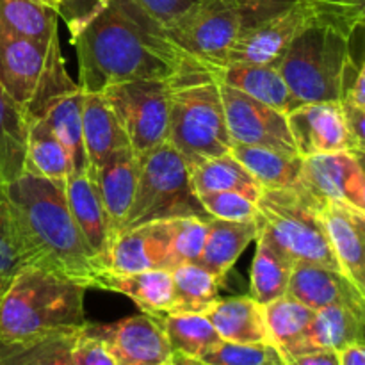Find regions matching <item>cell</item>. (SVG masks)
Masks as SVG:
<instances>
[{
    "mask_svg": "<svg viewBox=\"0 0 365 365\" xmlns=\"http://www.w3.org/2000/svg\"><path fill=\"white\" fill-rule=\"evenodd\" d=\"M221 341L235 344L269 342L264 321V307L250 296L217 299L205 312Z\"/></svg>",
    "mask_w": 365,
    "mask_h": 365,
    "instance_id": "83f0119b",
    "label": "cell"
},
{
    "mask_svg": "<svg viewBox=\"0 0 365 365\" xmlns=\"http://www.w3.org/2000/svg\"><path fill=\"white\" fill-rule=\"evenodd\" d=\"M159 321L171 351L202 359L207 351L221 342V337L205 314L175 312L160 317Z\"/></svg>",
    "mask_w": 365,
    "mask_h": 365,
    "instance_id": "e575fe53",
    "label": "cell"
},
{
    "mask_svg": "<svg viewBox=\"0 0 365 365\" xmlns=\"http://www.w3.org/2000/svg\"><path fill=\"white\" fill-rule=\"evenodd\" d=\"M0 86L25 109L39 118L53 96L77 86L66 71L59 41L39 43L0 25Z\"/></svg>",
    "mask_w": 365,
    "mask_h": 365,
    "instance_id": "52a82bcc",
    "label": "cell"
},
{
    "mask_svg": "<svg viewBox=\"0 0 365 365\" xmlns=\"http://www.w3.org/2000/svg\"><path fill=\"white\" fill-rule=\"evenodd\" d=\"M7 282H9V278H6V277H0V294H2L4 287H6V285H7Z\"/></svg>",
    "mask_w": 365,
    "mask_h": 365,
    "instance_id": "f907efd6",
    "label": "cell"
},
{
    "mask_svg": "<svg viewBox=\"0 0 365 365\" xmlns=\"http://www.w3.org/2000/svg\"><path fill=\"white\" fill-rule=\"evenodd\" d=\"M339 364L341 365H365L364 344H351L339 351Z\"/></svg>",
    "mask_w": 365,
    "mask_h": 365,
    "instance_id": "7dc6e473",
    "label": "cell"
},
{
    "mask_svg": "<svg viewBox=\"0 0 365 365\" xmlns=\"http://www.w3.org/2000/svg\"><path fill=\"white\" fill-rule=\"evenodd\" d=\"M314 11L323 24L337 27L348 36H355L364 25L365 0H299Z\"/></svg>",
    "mask_w": 365,
    "mask_h": 365,
    "instance_id": "ab89813d",
    "label": "cell"
},
{
    "mask_svg": "<svg viewBox=\"0 0 365 365\" xmlns=\"http://www.w3.org/2000/svg\"><path fill=\"white\" fill-rule=\"evenodd\" d=\"M98 291L118 292L127 296L146 316L155 319L173 314V280L171 271L148 269L138 273H113L103 271Z\"/></svg>",
    "mask_w": 365,
    "mask_h": 365,
    "instance_id": "7402d4cb",
    "label": "cell"
},
{
    "mask_svg": "<svg viewBox=\"0 0 365 365\" xmlns=\"http://www.w3.org/2000/svg\"><path fill=\"white\" fill-rule=\"evenodd\" d=\"M259 234L260 217L246 221H225L210 217L198 264L225 284L234 264L259 237Z\"/></svg>",
    "mask_w": 365,
    "mask_h": 365,
    "instance_id": "cb8c5ba5",
    "label": "cell"
},
{
    "mask_svg": "<svg viewBox=\"0 0 365 365\" xmlns=\"http://www.w3.org/2000/svg\"><path fill=\"white\" fill-rule=\"evenodd\" d=\"M314 312L316 310L309 309L289 294L264 305V321L271 344L277 346L282 355H285L309 327Z\"/></svg>",
    "mask_w": 365,
    "mask_h": 365,
    "instance_id": "8d00e7d4",
    "label": "cell"
},
{
    "mask_svg": "<svg viewBox=\"0 0 365 365\" xmlns=\"http://www.w3.org/2000/svg\"><path fill=\"white\" fill-rule=\"evenodd\" d=\"M166 141L189 170L232 150L225 120L220 82L212 73L198 71L178 78L171 93Z\"/></svg>",
    "mask_w": 365,
    "mask_h": 365,
    "instance_id": "8992f818",
    "label": "cell"
},
{
    "mask_svg": "<svg viewBox=\"0 0 365 365\" xmlns=\"http://www.w3.org/2000/svg\"><path fill=\"white\" fill-rule=\"evenodd\" d=\"M82 135L89 177L95 180V171L106 163L110 153L128 145L109 102L102 93H86L82 98Z\"/></svg>",
    "mask_w": 365,
    "mask_h": 365,
    "instance_id": "d4e9b609",
    "label": "cell"
},
{
    "mask_svg": "<svg viewBox=\"0 0 365 365\" xmlns=\"http://www.w3.org/2000/svg\"><path fill=\"white\" fill-rule=\"evenodd\" d=\"M362 157L349 150L303 159V191L317 203H344L365 210V175Z\"/></svg>",
    "mask_w": 365,
    "mask_h": 365,
    "instance_id": "4fadbf2b",
    "label": "cell"
},
{
    "mask_svg": "<svg viewBox=\"0 0 365 365\" xmlns=\"http://www.w3.org/2000/svg\"><path fill=\"white\" fill-rule=\"evenodd\" d=\"M285 116L302 159L349 150L341 102L302 103Z\"/></svg>",
    "mask_w": 365,
    "mask_h": 365,
    "instance_id": "2e32d148",
    "label": "cell"
},
{
    "mask_svg": "<svg viewBox=\"0 0 365 365\" xmlns=\"http://www.w3.org/2000/svg\"><path fill=\"white\" fill-rule=\"evenodd\" d=\"M73 365H118L106 342L96 337L86 323L77 330L71 344Z\"/></svg>",
    "mask_w": 365,
    "mask_h": 365,
    "instance_id": "b9f144b4",
    "label": "cell"
},
{
    "mask_svg": "<svg viewBox=\"0 0 365 365\" xmlns=\"http://www.w3.org/2000/svg\"><path fill=\"white\" fill-rule=\"evenodd\" d=\"M178 78L182 77L168 81H128L107 86L100 91L109 102L128 146L138 157L146 155L166 141L171 93Z\"/></svg>",
    "mask_w": 365,
    "mask_h": 365,
    "instance_id": "30bf717a",
    "label": "cell"
},
{
    "mask_svg": "<svg viewBox=\"0 0 365 365\" xmlns=\"http://www.w3.org/2000/svg\"><path fill=\"white\" fill-rule=\"evenodd\" d=\"M232 155L253 175L262 189H292L303 191L299 155L277 152L262 146L232 145Z\"/></svg>",
    "mask_w": 365,
    "mask_h": 365,
    "instance_id": "f1b7e54d",
    "label": "cell"
},
{
    "mask_svg": "<svg viewBox=\"0 0 365 365\" xmlns=\"http://www.w3.org/2000/svg\"><path fill=\"white\" fill-rule=\"evenodd\" d=\"M139 177V157L128 145L110 153L109 159L95 171V182L109 216L114 235L123 228L130 210Z\"/></svg>",
    "mask_w": 365,
    "mask_h": 365,
    "instance_id": "44dd1931",
    "label": "cell"
},
{
    "mask_svg": "<svg viewBox=\"0 0 365 365\" xmlns=\"http://www.w3.org/2000/svg\"><path fill=\"white\" fill-rule=\"evenodd\" d=\"M170 221L171 232V260L173 269L180 264L198 262L205 245L210 217L178 216Z\"/></svg>",
    "mask_w": 365,
    "mask_h": 365,
    "instance_id": "74e56055",
    "label": "cell"
},
{
    "mask_svg": "<svg viewBox=\"0 0 365 365\" xmlns=\"http://www.w3.org/2000/svg\"><path fill=\"white\" fill-rule=\"evenodd\" d=\"M212 77L220 84L237 89L284 114L302 106L289 91L284 77L273 64H225L214 71Z\"/></svg>",
    "mask_w": 365,
    "mask_h": 365,
    "instance_id": "603a6c76",
    "label": "cell"
},
{
    "mask_svg": "<svg viewBox=\"0 0 365 365\" xmlns=\"http://www.w3.org/2000/svg\"><path fill=\"white\" fill-rule=\"evenodd\" d=\"M220 95L232 143L298 155L284 113L225 84H220Z\"/></svg>",
    "mask_w": 365,
    "mask_h": 365,
    "instance_id": "8fae6325",
    "label": "cell"
},
{
    "mask_svg": "<svg viewBox=\"0 0 365 365\" xmlns=\"http://www.w3.org/2000/svg\"><path fill=\"white\" fill-rule=\"evenodd\" d=\"M29 114L0 86V187L24 173Z\"/></svg>",
    "mask_w": 365,
    "mask_h": 365,
    "instance_id": "1f68e13d",
    "label": "cell"
},
{
    "mask_svg": "<svg viewBox=\"0 0 365 365\" xmlns=\"http://www.w3.org/2000/svg\"><path fill=\"white\" fill-rule=\"evenodd\" d=\"M189 177L196 198L207 192L234 191L257 202L262 192L259 182L230 152L203 160L202 164L189 170Z\"/></svg>",
    "mask_w": 365,
    "mask_h": 365,
    "instance_id": "4dcf8cb0",
    "label": "cell"
},
{
    "mask_svg": "<svg viewBox=\"0 0 365 365\" xmlns=\"http://www.w3.org/2000/svg\"><path fill=\"white\" fill-rule=\"evenodd\" d=\"M287 294L312 310L324 307H351L365 310V291L341 269L312 262H296Z\"/></svg>",
    "mask_w": 365,
    "mask_h": 365,
    "instance_id": "e0dca14e",
    "label": "cell"
},
{
    "mask_svg": "<svg viewBox=\"0 0 365 365\" xmlns=\"http://www.w3.org/2000/svg\"><path fill=\"white\" fill-rule=\"evenodd\" d=\"M21 266L18 253L16 237H14L13 223H11L7 203L0 192V277L11 278Z\"/></svg>",
    "mask_w": 365,
    "mask_h": 365,
    "instance_id": "7bdbcfd3",
    "label": "cell"
},
{
    "mask_svg": "<svg viewBox=\"0 0 365 365\" xmlns=\"http://www.w3.org/2000/svg\"><path fill=\"white\" fill-rule=\"evenodd\" d=\"M166 31L195 0H128Z\"/></svg>",
    "mask_w": 365,
    "mask_h": 365,
    "instance_id": "ee69618b",
    "label": "cell"
},
{
    "mask_svg": "<svg viewBox=\"0 0 365 365\" xmlns=\"http://www.w3.org/2000/svg\"><path fill=\"white\" fill-rule=\"evenodd\" d=\"M86 289L38 267L24 266L0 294V342L18 344L75 330L86 323Z\"/></svg>",
    "mask_w": 365,
    "mask_h": 365,
    "instance_id": "3957f363",
    "label": "cell"
},
{
    "mask_svg": "<svg viewBox=\"0 0 365 365\" xmlns=\"http://www.w3.org/2000/svg\"><path fill=\"white\" fill-rule=\"evenodd\" d=\"M365 310L351 307H324L314 312L312 321L285 356L312 351H342L351 344H364Z\"/></svg>",
    "mask_w": 365,
    "mask_h": 365,
    "instance_id": "ffe728a7",
    "label": "cell"
},
{
    "mask_svg": "<svg viewBox=\"0 0 365 365\" xmlns=\"http://www.w3.org/2000/svg\"><path fill=\"white\" fill-rule=\"evenodd\" d=\"M148 269H173L168 220L125 228L113 239L107 255V271L138 273Z\"/></svg>",
    "mask_w": 365,
    "mask_h": 365,
    "instance_id": "9a60e30c",
    "label": "cell"
},
{
    "mask_svg": "<svg viewBox=\"0 0 365 365\" xmlns=\"http://www.w3.org/2000/svg\"><path fill=\"white\" fill-rule=\"evenodd\" d=\"M86 327L106 342L118 365H160L171 355L160 321L143 312L114 323H86Z\"/></svg>",
    "mask_w": 365,
    "mask_h": 365,
    "instance_id": "5bb4252c",
    "label": "cell"
},
{
    "mask_svg": "<svg viewBox=\"0 0 365 365\" xmlns=\"http://www.w3.org/2000/svg\"><path fill=\"white\" fill-rule=\"evenodd\" d=\"M351 36L310 21L292 39L277 68L299 103L341 102L346 75L355 59Z\"/></svg>",
    "mask_w": 365,
    "mask_h": 365,
    "instance_id": "277c9868",
    "label": "cell"
},
{
    "mask_svg": "<svg viewBox=\"0 0 365 365\" xmlns=\"http://www.w3.org/2000/svg\"><path fill=\"white\" fill-rule=\"evenodd\" d=\"M77 330H64L18 344L0 342V365H73L71 344Z\"/></svg>",
    "mask_w": 365,
    "mask_h": 365,
    "instance_id": "d590c367",
    "label": "cell"
},
{
    "mask_svg": "<svg viewBox=\"0 0 365 365\" xmlns=\"http://www.w3.org/2000/svg\"><path fill=\"white\" fill-rule=\"evenodd\" d=\"M200 205L207 216L225 221H246L259 217L257 202L234 191H216L200 196Z\"/></svg>",
    "mask_w": 365,
    "mask_h": 365,
    "instance_id": "60d3db41",
    "label": "cell"
},
{
    "mask_svg": "<svg viewBox=\"0 0 365 365\" xmlns=\"http://www.w3.org/2000/svg\"><path fill=\"white\" fill-rule=\"evenodd\" d=\"M7 203L21 266L38 267L64 280L98 291L100 266L68 209L64 187L21 173L0 187Z\"/></svg>",
    "mask_w": 365,
    "mask_h": 365,
    "instance_id": "7a4b0ae2",
    "label": "cell"
},
{
    "mask_svg": "<svg viewBox=\"0 0 365 365\" xmlns=\"http://www.w3.org/2000/svg\"><path fill=\"white\" fill-rule=\"evenodd\" d=\"M160 365H207V364L203 362V360L195 359V356H187V355H182V353L171 351L170 359Z\"/></svg>",
    "mask_w": 365,
    "mask_h": 365,
    "instance_id": "c3c4849f",
    "label": "cell"
},
{
    "mask_svg": "<svg viewBox=\"0 0 365 365\" xmlns=\"http://www.w3.org/2000/svg\"><path fill=\"white\" fill-rule=\"evenodd\" d=\"M82 98L84 91L75 86L70 91L53 96L43 109V121L48 125L59 143L63 145L71 164V173L89 175L88 157L82 135Z\"/></svg>",
    "mask_w": 365,
    "mask_h": 365,
    "instance_id": "484cf974",
    "label": "cell"
},
{
    "mask_svg": "<svg viewBox=\"0 0 365 365\" xmlns=\"http://www.w3.org/2000/svg\"><path fill=\"white\" fill-rule=\"evenodd\" d=\"M285 6L287 0H195L166 32L195 63L214 73L239 32Z\"/></svg>",
    "mask_w": 365,
    "mask_h": 365,
    "instance_id": "5b68a950",
    "label": "cell"
},
{
    "mask_svg": "<svg viewBox=\"0 0 365 365\" xmlns=\"http://www.w3.org/2000/svg\"><path fill=\"white\" fill-rule=\"evenodd\" d=\"M285 365H341L337 351H312L285 356Z\"/></svg>",
    "mask_w": 365,
    "mask_h": 365,
    "instance_id": "bcb514c9",
    "label": "cell"
},
{
    "mask_svg": "<svg viewBox=\"0 0 365 365\" xmlns=\"http://www.w3.org/2000/svg\"><path fill=\"white\" fill-rule=\"evenodd\" d=\"M255 241L257 250L250 271V298L264 307L287 294L296 260L262 230V225Z\"/></svg>",
    "mask_w": 365,
    "mask_h": 365,
    "instance_id": "4316f807",
    "label": "cell"
},
{
    "mask_svg": "<svg viewBox=\"0 0 365 365\" xmlns=\"http://www.w3.org/2000/svg\"><path fill=\"white\" fill-rule=\"evenodd\" d=\"M64 196L82 237L100 266L107 269V255L113 245L114 230L103 209L96 182L89 175L71 173L64 185Z\"/></svg>",
    "mask_w": 365,
    "mask_h": 365,
    "instance_id": "d6986e66",
    "label": "cell"
},
{
    "mask_svg": "<svg viewBox=\"0 0 365 365\" xmlns=\"http://www.w3.org/2000/svg\"><path fill=\"white\" fill-rule=\"evenodd\" d=\"M61 14L77 56V86L86 93L128 81L210 73L128 0H66Z\"/></svg>",
    "mask_w": 365,
    "mask_h": 365,
    "instance_id": "6da1fadb",
    "label": "cell"
},
{
    "mask_svg": "<svg viewBox=\"0 0 365 365\" xmlns=\"http://www.w3.org/2000/svg\"><path fill=\"white\" fill-rule=\"evenodd\" d=\"M310 21H319L307 4L296 0L292 6L239 32L232 43L225 64H273L277 66L287 46ZM221 66V68H223Z\"/></svg>",
    "mask_w": 365,
    "mask_h": 365,
    "instance_id": "7c38bea8",
    "label": "cell"
},
{
    "mask_svg": "<svg viewBox=\"0 0 365 365\" xmlns=\"http://www.w3.org/2000/svg\"><path fill=\"white\" fill-rule=\"evenodd\" d=\"M36 2L43 4V6L50 7V9H53V11H57V13H59L61 6H63V4L66 2V0H36Z\"/></svg>",
    "mask_w": 365,
    "mask_h": 365,
    "instance_id": "681fc988",
    "label": "cell"
},
{
    "mask_svg": "<svg viewBox=\"0 0 365 365\" xmlns=\"http://www.w3.org/2000/svg\"><path fill=\"white\" fill-rule=\"evenodd\" d=\"M319 212L339 267L365 291V210L327 202Z\"/></svg>",
    "mask_w": 365,
    "mask_h": 365,
    "instance_id": "ac0fdd59",
    "label": "cell"
},
{
    "mask_svg": "<svg viewBox=\"0 0 365 365\" xmlns=\"http://www.w3.org/2000/svg\"><path fill=\"white\" fill-rule=\"evenodd\" d=\"M344 114L346 132H348L349 152L362 157L365 153V109L364 107L341 103Z\"/></svg>",
    "mask_w": 365,
    "mask_h": 365,
    "instance_id": "f6af8a7d",
    "label": "cell"
},
{
    "mask_svg": "<svg viewBox=\"0 0 365 365\" xmlns=\"http://www.w3.org/2000/svg\"><path fill=\"white\" fill-rule=\"evenodd\" d=\"M200 360L207 365H285L282 351L271 342L235 344L221 341Z\"/></svg>",
    "mask_w": 365,
    "mask_h": 365,
    "instance_id": "f35d334b",
    "label": "cell"
},
{
    "mask_svg": "<svg viewBox=\"0 0 365 365\" xmlns=\"http://www.w3.org/2000/svg\"><path fill=\"white\" fill-rule=\"evenodd\" d=\"M178 216H207L196 198L189 168L177 150L164 141L139 157V177L123 228Z\"/></svg>",
    "mask_w": 365,
    "mask_h": 365,
    "instance_id": "ba28073f",
    "label": "cell"
},
{
    "mask_svg": "<svg viewBox=\"0 0 365 365\" xmlns=\"http://www.w3.org/2000/svg\"><path fill=\"white\" fill-rule=\"evenodd\" d=\"M173 280V314H205L220 299L223 282L198 262L180 264L171 269Z\"/></svg>",
    "mask_w": 365,
    "mask_h": 365,
    "instance_id": "d6a6232c",
    "label": "cell"
},
{
    "mask_svg": "<svg viewBox=\"0 0 365 365\" xmlns=\"http://www.w3.org/2000/svg\"><path fill=\"white\" fill-rule=\"evenodd\" d=\"M24 173L46 178L61 187L71 175L70 159L43 118H29Z\"/></svg>",
    "mask_w": 365,
    "mask_h": 365,
    "instance_id": "f546056e",
    "label": "cell"
},
{
    "mask_svg": "<svg viewBox=\"0 0 365 365\" xmlns=\"http://www.w3.org/2000/svg\"><path fill=\"white\" fill-rule=\"evenodd\" d=\"M257 207L262 230L296 262L341 269L331 252L319 205L305 191L262 189Z\"/></svg>",
    "mask_w": 365,
    "mask_h": 365,
    "instance_id": "9c48e42d",
    "label": "cell"
},
{
    "mask_svg": "<svg viewBox=\"0 0 365 365\" xmlns=\"http://www.w3.org/2000/svg\"><path fill=\"white\" fill-rule=\"evenodd\" d=\"M59 13L36 0H0V25L39 43L59 41Z\"/></svg>",
    "mask_w": 365,
    "mask_h": 365,
    "instance_id": "836d02e7",
    "label": "cell"
}]
</instances>
